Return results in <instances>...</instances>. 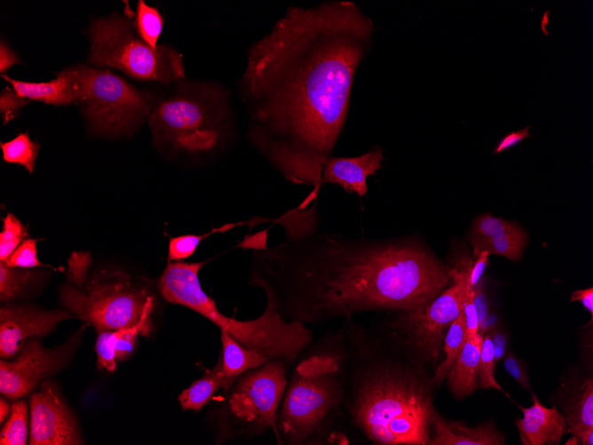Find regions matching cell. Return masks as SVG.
I'll list each match as a JSON object with an SVG mask.
<instances>
[{
    "mask_svg": "<svg viewBox=\"0 0 593 445\" xmlns=\"http://www.w3.org/2000/svg\"><path fill=\"white\" fill-rule=\"evenodd\" d=\"M375 24L351 1L290 6L247 50L239 96L247 139L287 181L312 187L347 119L356 71L373 42Z\"/></svg>",
    "mask_w": 593,
    "mask_h": 445,
    "instance_id": "obj_1",
    "label": "cell"
},
{
    "mask_svg": "<svg viewBox=\"0 0 593 445\" xmlns=\"http://www.w3.org/2000/svg\"><path fill=\"white\" fill-rule=\"evenodd\" d=\"M317 200L280 220L286 239L253 250L249 285L283 319L320 325L376 311H405L446 289L448 267L417 241L347 237L319 229Z\"/></svg>",
    "mask_w": 593,
    "mask_h": 445,
    "instance_id": "obj_2",
    "label": "cell"
},
{
    "mask_svg": "<svg viewBox=\"0 0 593 445\" xmlns=\"http://www.w3.org/2000/svg\"><path fill=\"white\" fill-rule=\"evenodd\" d=\"M404 340L390 326L386 333L346 318L312 346L333 361L343 385V414L372 444L430 441L434 385L415 349L400 352Z\"/></svg>",
    "mask_w": 593,
    "mask_h": 445,
    "instance_id": "obj_3",
    "label": "cell"
},
{
    "mask_svg": "<svg viewBox=\"0 0 593 445\" xmlns=\"http://www.w3.org/2000/svg\"><path fill=\"white\" fill-rule=\"evenodd\" d=\"M206 263L168 262L157 282L162 298L198 313L244 346L271 360L289 363L312 344V330L302 322L283 319L267 298L264 312L255 319L241 321L224 314L201 286L199 272Z\"/></svg>",
    "mask_w": 593,
    "mask_h": 445,
    "instance_id": "obj_4",
    "label": "cell"
},
{
    "mask_svg": "<svg viewBox=\"0 0 593 445\" xmlns=\"http://www.w3.org/2000/svg\"><path fill=\"white\" fill-rule=\"evenodd\" d=\"M147 122L159 147L213 152L232 135L230 97L217 83H180L174 93L154 103Z\"/></svg>",
    "mask_w": 593,
    "mask_h": 445,
    "instance_id": "obj_5",
    "label": "cell"
},
{
    "mask_svg": "<svg viewBox=\"0 0 593 445\" xmlns=\"http://www.w3.org/2000/svg\"><path fill=\"white\" fill-rule=\"evenodd\" d=\"M309 351L288 380L274 431L279 443L325 444L336 418L344 416L343 385L333 361Z\"/></svg>",
    "mask_w": 593,
    "mask_h": 445,
    "instance_id": "obj_6",
    "label": "cell"
},
{
    "mask_svg": "<svg viewBox=\"0 0 593 445\" xmlns=\"http://www.w3.org/2000/svg\"><path fill=\"white\" fill-rule=\"evenodd\" d=\"M286 362L272 359L238 376L213 397L207 421L216 444L262 436L275 431L279 408L288 384Z\"/></svg>",
    "mask_w": 593,
    "mask_h": 445,
    "instance_id": "obj_7",
    "label": "cell"
},
{
    "mask_svg": "<svg viewBox=\"0 0 593 445\" xmlns=\"http://www.w3.org/2000/svg\"><path fill=\"white\" fill-rule=\"evenodd\" d=\"M88 252H75L68 260L67 283L60 290L61 304L97 332L130 328L154 314L156 297L149 285L135 283L124 274L114 280L87 281Z\"/></svg>",
    "mask_w": 593,
    "mask_h": 445,
    "instance_id": "obj_8",
    "label": "cell"
},
{
    "mask_svg": "<svg viewBox=\"0 0 593 445\" xmlns=\"http://www.w3.org/2000/svg\"><path fill=\"white\" fill-rule=\"evenodd\" d=\"M90 40L92 65L115 68L135 79L164 84L185 79L182 55L168 44L152 48L139 36L130 17L115 12L93 20Z\"/></svg>",
    "mask_w": 593,
    "mask_h": 445,
    "instance_id": "obj_9",
    "label": "cell"
},
{
    "mask_svg": "<svg viewBox=\"0 0 593 445\" xmlns=\"http://www.w3.org/2000/svg\"><path fill=\"white\" fill-rule=\"evenodd\" d=\"M81 92L77 105L93 130L104 134H131L148 120L155 103L109 70L78 66Z\"/></svg>",
    "mask_w": 593,
    "mask_h": 445,
    "instance_id": "obj_10",
    "label": "cell"
},
{
    "mask_svg": "<svg viewBox=\"0 0 593 445\" xmlns=\"http://www.w3.org/2000/svg\"><path fill=\"white\" fill-rule=\"evenodd\" d=\"M448 274L453 285L422 306L400 311L389 324L404 337L424 362H437L450 325L464 308L467 283L456 270L448 267Z\"/></svg>",
    "mask_w": 593,
    "mask_h": 445,
    "instance_id": "obj_11",
    "label": "cell"
},
{
    "mask_svg": "<svg viewBox=\"0 0 593 445\" xmlns=\"http://www.w3.org/2000/svg\"><path fill=\"white\" fill-rule=\"evenodd\" d=\"M72 343L45 348L39 340L25 342L13 361L0 362V392L11 400L30 393L38 383L66 364Z\"/></svg>",
    "mask_w": 593,
    "mask_h": 445,
    "instance_id": "obj_12",
    "label": "cell"
},
{
    "mask_svg": "<svg viewBox=\"0 0 593 445\" xmlns=\"http://www.w3.org/2000/svg\"><path fill=\"white\" fill-rule=\"evenodd\" d=\"M30 445L82 444L76 422L57 385L44 380L29 399Z\"/></svg>",
    "mask_w": 593,
    "mask_h": 445,
    "instance_id": "obj_13",
    "label": "cell"
},
{
    "mask_svg": "<svg viewBox=\"0 0 593 445\" xmlns=\"http://www.w3.org/2000/svg\"><path fill=\"white\" fill-rule=\"evenodd\" d=\"M73 318L65 311H42L6 305L0 309V355L8 359L20 351L27 338L43 337L61 321Z\"/></svg>",
    "mask_w": 593,
    "mask_h": 445,
    "instance_id": "obj_14",
    "label": "cell"
},
{
    "mask_svg": "<svg viewBox=\"0 0 593 445\" xmlns=\"http://www.w3.org/2000/svg\"><path fill=\"white\" fill-rule=\"evenodd\" d=\"M383 150L374 146L368 152L354 157L330 156L323 164L321 185L335 184L347 194H357L362 198L368 192V177L380 170Z\"/></svg>",
    "mask_w": 593,
    "mask_h": 445,
    "instance_id": "obj_15",
    "label": "cell"
},
{
    "mask_svg": "<svg viewBox=\"0 0 593 445\" xmlns=\"http://www.w3.org/2000/svg\"><path fill=\"white\" fill-rule=\"evenodd\" d=\"M534 404L520 407L523 417L516 421L520 440L524 445H556L566 433L565 417L556 406H543L533 393Z\"/></svg>",
    "mask_w": 593,
    "mask_h": 445,
    "instance_id": "obj_16",
    "label": "cell"
},
{
    "mask_svg": "<svg viewBox=\"0 0 593 445\" xmlns=\"http://www.w3.org/2000/svg\"><path fill=\"white\" fill-rule=\"evenodd\" d=\"M1 76L10 83L22 98L54 106L77 104L81 92V75L78 66L66 68L57 77L46 83H29Z\"/></svg>",
    "mask_w": 593,
    "mask_h": 445,
    "instance_id": "obj_17",
    "label": "cell"
},
{
    "mask_svg": "<svg viewBox=\"0 0 593 445\" xmlns=\"http://www.w3.org/2000/svg\"><path fill=\"white\" fill-rule=\"evenodd\" d=\"M153 314H146L136 325L113 331H100L96 341L98 368L113 372L116 361L123 362L133 353L139 336L146 337L153 330Z\"/></svg>",
    "mask_w": 593,
    "mask_h": 445,
    "instance_id": "obj_18",
    "label": "cell"
},
{
    "mask_svg": "<svg viewBox=\"0 0 593 445\" xmlns=\"http://www.w3.org/2000/svg\"><path fill=\"white\" fill-rule=\"evenodd\" d=\"M430 445H503V436L493 422L470 427L460 421H446L434 409L431 417Z\"/></svg>",
    "mask_w": 593,
    "mask_h": 445,
    "instance_id": "obj_19",
    "label": "cell"
},
{
    "mask_svg": "<svg viewBox=\"0 0 593 445\" xmlns=\"http://www.w3.org/2000/svg\"><path fill=\"white\" fill-rule=\"evenodd\" d=\"M482 343L483 336L479 332L467 337L461 354L447 375L448 388L457 400L471 394L478 387Z\"/></svg>",
    "mask_w": 593,
    "mask_h": 445,
    "instance_id": "obj_20",
    "label": "cell"
},
{
    "mask_svg": "<svg viewBox=\"0 0 593 445\" xmlns=\"http://www.w3.org/2000/svg\"><path fill=\"white\" fill-rule=\"evenodd\" d=\"M235 378L225 373L219 354L215 365L178 395L181 408L195 412L201 410L219 390L229 387Z\"/></svg>",
    "mask_w": 593,
    "mask_h": 445,
    "instance_id": "obj_21",
    "label": "cell"
},
{
    "mask_svg": "<svg viewBox=\"0 0 593 445\" xmlns=\"http://www.w3.org/2000/svg\"><path fill=\"white\" fill-rule=\"evenodd\" d=\"M566 433H572L578 443L593 444V380L588 378L572 400L566 416Z\"/></svg>",
    "mask_w": 593,
    "mask_h": 445,
    "instance_id": "obj_22",
    "label": "cell"
},
{
    "mask_svg": "<svg viewBox=\"0 0 593 445\" xmlns=\"http://www.w3.org/2000/svg\"><path fill=\"white\" fill-rule=\"evenodd\" d=\"M220 339L222 349L219 354L224 371L229 377H237L271 360L257 351L244 346L225 331L220 330Z\"/></svg>",
    "mask_w": 593,
    "mask_h": 445,
    "instance_id": "obj_23",
    "label": "cell"
},
{
    "mask_svg": "<svg viewBox=\"0 0 593 445\" xmlns=\"http://www.w3.org/2000/svg\"><path fill=\"white\" fill-rule=\"evenodd\" d=\"M526 235L519 226L490 238L471 239L473 255L478 257L482 251L504 256L511 260H519L526 246Z\"/></svg>",
    "mask_w": 593,
    "mask_h": 445,
    "instance_id": "obj_24",
    "label": "cell"
},
{
    "mask_svg": "<svg viewBox=\"0 0 593 445\" xmlns=\"http://www.w3.org/2000/svg\"><path fill=\"white\" fill-rule=\"evenodd\" d=\"M467 339V325L463 310L450 325L443 341L445 359L437 367L431 382L438 386L447 377L449 370L461 354Z\"/></svg>",
    "mask_w": 593,
    "mask_h": 445,
    "instance_id": "obj_25",
    "label": "cell"
},
{
    "mask_svg": "<svg viewBox=\"0 0 593 445\" xmlns=\"http://www.w3.org/2000/svg\"><path fill=\"white\" fill-rule=\"evenodd\" d=\"M0 146L5 162L18 163L24 166L29 173L34 172L41 145L32 141L28 132L20 133L8 142H1Z\"/></svg>",
    "mask_w": 593,
    "mask_h": 445,
    "instance_id": "obj_26",
    "label": "cell"
},
{
    "mask_svg": "<svg viewBox=\"0 0 593 445\" xmlns=\"http://www.w3.org/2000/svg\"><path fill=\"white\" fill-rule=\"evenodd\" d=\"M28 404L25 400L16 401L11 407L8 420L0 433L1 445H25L28 439Z\"/></svg>",
    "mask_w": 593,
    "mask_h": 445,
    "instance_id": "obj_27",
    "label": "cell"
},
{
    "mask_svg": "<svg viewBox=\"0 0 593 445\" xmlns=\"http://www.w3.org/2000/svg\"><path fill=\"white\" fill-rule=\"evenodd\" d=\"M134 23L139 36L152 48L156 49L163 28V17L158 9L139 0Z\"/></svg>",
    "mask_w": 593,
    "mask_h": 445,
    "instance_id": "obj_28",
    "label": "cell"
},
{
    "mask_svg": "<svg viewBox=\"0 0 593 445\" xmlns=\"http://www.w3.org/2000/svg\"><path fill=\"white\" fill-rule=\"evenodd\" d=\"M34 272L15 266H10L4 261L0 262V299L8 302L27 287L35 277Z\"/></svg>",
    "mask_w": 593,
    "mask_h": 445,
    "instance_id": "obj_29",
    "label": "cell"
},
{
    "mask_svg": "<svg viewBox=\"0 0 593 445\" xmlns=\"http://www.w3.org/2000/svg\"><path fill=\"white\" fill-rule=\"evenodd\" d=\"M28 235L27 226L12 213H8L4 219V226L0 234L1 261H5Z\"/></svg>",
    "mask_w": 593,
    "mask_h": 445,
    "instance_id": "obj_30",
    "label": "cell"
},
{
    "mask_svg": "<svg viewBox=\"0 0 593 445\" xmlns=\"http://www.w3.org/2000/svg\"><path fill=\"white\" fill-rule=\"evenodd\" d=\"M494 346L490 334L483 337V343L480 350L479 358V385L485 389L494 388L503 392L502 386L497 383L494 375Z\"/></svg>",
    "mask_w": 593,
    "mask_h": 445,
    "instance_id": "obj_31",
    "label": "cell"
},
{
    "mask_svg": "<svg viewBox=\"0 0 593 445\" xmlns=\"http://www.w3.org/2000/svg\"><path fill=\"white\" fill-rule=\"evenodd\" d=\"M518 226L514 222L494 218L491 214H485L475 219L471 228V239L490 238Z\"/></svg>",
    "mask_w": 593,
    "mask_h": 445,
    "instance_id": "obj_32",
    "label": "cell"
},
{
    "mask_svg": "<svg viewBox=\"0 0 593 445\" xmlns=\"http://www.w3.org/2000/svg\"><path fill=\"white\" fill-rule=\"evenodd\" d=\"M215 231L205 234H183L169 240L168 262L182 261L191 257L200 242Z\"/></svg>",
    "mask_w": 593,
    "mask_h": 445,
    "instance_id": "obj_33",
    "label": "cell"
},
{
    "mask_svg": "<svg viewBox=\"0 0 593 445\" xmlns=\"http://www.w3.org/2000/svg\"><path fill=\"white\" fill-rule=\"evenodd\" d=\"M37 239L26 238L16 248V250L10 255V257L4 261L10 266L30 268L36 266H50L39 261L37 258L36 250Z\"/></svg>",
    "mask_w": 593,
    "mask_h": 445,
    "instance_id": "obj_34",
    "label": "cell"
},
{
    "mask_svg": "<svg viewBox=\"0 0 593 445\" xmlns=\"http://www.w3.org/2000/svg\"><path fill=\"white\" fill-rule=\"evenodd\" d=\"M489 255L487 251H482L475 262L469 258L461 257L455 261V266L448 267L461 273L465 282L474 289L484 273Z\"/></svg>",
    "mask_w": 593,
    "mask_h": 445,
    "instance_id": "obj_35",
    "label": "cell"
},
{
    "mask_svg": "<svg viewBox=\"0 0 593 445\" xmlns=\"http://www.w3.org/2000/svg\"><path fill=\"white\" fill-rule=\"evenodd\" d=\"M30 99L20 97L13 88L5 87L0 93V113L4 123L17 117L21 108L28 105Z\"/></svg>",
    "mask_w": 593,
    "mask_h": 445,
    "instance_id": "obj_36",
    "label": "cell"
},
{
    "mask_svg": "<svg viewBox=\"0 0 593 445\" xmlns=\"http://www.w3.org/2000/svg\"><path fill=\"white\" fill-rule=\"evenodd\" d=\"M475 295L474 289L467 284V298L463 308L467 325V337H474L478 333L479 330Z\"/></svg>",
    "mask_w": 593,
    "mask_h": 445,
    "instance_id": "obj_37",
    "label": "cell"
},
{
    "mask_svg": "<svg viewBox=\"0 0 593 445\" xmlns=\"http://www.w3.org/2000/svg\"><path fill=\"white\" fill-rule=\"evenodd\" d=\"M506 370L525 389L529 390L525 365L511 353H508L504 360Z\"/></svg>",
    "mask_w": 593,
    "mask_h": 445,
    "instance_id": "obj_38",
    "label": "cell"
},
{
    "mask_svg": "<svg viewBox=\"0 0 593 445\" xmlns=\"http://www.w3.org/2000/svg\"><path fill=\"white\" fill-rule=\"evenodd\" d=\"M531 125L526 126L517 131H510V133L503 136L501 140L498 142L494 153L498 154L509 148L515 147L519 144L522 140L532 136L529 133Z\"/></svg>",
    "mask_w": 593,
    "mask_h": 445,
    "instance_id": "obj_39",
    "label": "cell"
},
{
    "mask_svg": "<svg viewBox=\"0 0 593 445\" xmlns=\"http://www.w3.org/2000/svg\"><path fill=\"white\" fill-rule=\"evenodd\" d=\"M20 62L16 53L8 46L7 44L1 40L0 43V72L4 74L6 70Z\"/></svg>",
    "mask_w": 593,
    "mask_h": 445,
    "instance_id": "obj_40",
    "label": "cell"
},
{
    "mask_svg": "<svg viewBox=\"0 0 593 445\" xmlns=\"http://www.w3.org/2000/svg\"><path fill=\"white\" fill-rule=\"evenodd\" d=\"M571 301H581L585 308L593 315V288L575 290L572 293Z\"/></svg>",
    "mask_w": 593,
    "mask_h": 445,
    "instance_id": "obj_41",
    "label": "cell"
},
{
    "mask_svg": "<svg viewBox=\"0 0 593 445\" xmlns=\"http://www.w3.org/2000/svg\"><path fill=\"white\" fill-rule=\"evenodd\" d=\"M10 406L7 401L4 398L0 399V422L1 424L4 421L10 412Z\"/></svg>",
    "mask_w": 593,
    "mask_h": 445,
    "instance_id": "obj_42",
    "label": "cell"
}]
</instances>
